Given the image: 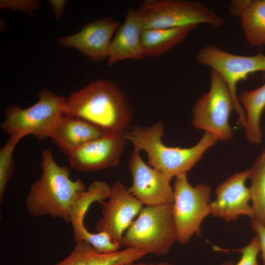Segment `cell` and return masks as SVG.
I'll return each mask as SVG.
<instances>
[{
	"label": "cell",
	"instance_id": "obj_23",
	"mask_svg": "<svg viewBox=\"0 0 265 265\" xmlns=\"http://www.w3.org/2000/svg\"><path fill=\"white\" fill-rule=\"evenodd\" d=\"M22 138L21 136H11L0 149V202L3 200L6 186L13 176L15 163L12 155L15 146Z\"/></svg>",
	"mask_w": 265,
	"mask_h": 265
},
{
	"label": "cell",
	"instance_id": "obj_5",
	"mask_svg": "<svg viewBox=\"0 0 265 265\" xmlns=\"http://www.w3.org/2000/svg\"><path fill=\"white\" fill-rule=\"evenodd\" d=\"M37 97L36 103L25 109L16 105L7 106L1 129L10 136L30 134L39 140L50 138L64 115L66 98L47 88L42 89Z\"/></svg>",
	"mask_w": 265,
	"mask_h": 265
},
{
	"label": "cell",
	"instance_id": "obj_19",
	"mask_svg": "<svg viewBox=\"0 0 265 265\" xmlns=\"http://www.w3.org/2000/svg\"><path fill=\"white\" fill-rule=\"evenodd\" d=\"M238 98L246 111L245 136L250 143L258 144L262 140L260 120L265 108V83L257 89L242 92Z\"/></svg>",
	"mask_w": 265,
	"mask_h": 265
},
{
	"label": "cell",
	"instance_id": "obj_25",
	"mask_svg": "<svg viewBox=\"0 0 265 265\" xmlns=\"http://www.w3.org/2000/svg\"><path fill=\"white\" fill-rule=\"evenodd\" d=\"M41 3L39 0H1L0 7L21 10L26 14L32 15L38 9Z\"/></svg>",
	"mask_w": 265,
	"mask_h": 265
},
{
	"label": "cell",
	"instance_id": "obj_29",
	"mask_svg": "<svg viewBox=\"0 0 265 265\" xmlns=\"http://www.w3.org/2000/svg\"><path fill=\"white\" fill-rule=\"evenodd\" d=\"M123 265H174L171 263L166 262H159L157 264H147L145 263H136L135 262L129 263Z\"/></svg>",
	"mask_w": 265,
	"mask_h": 265
},
{
	"label": "cell",
	"instance_id": "obj_21",
	"mask_svg": "<svg viewBox=\"0 0 265 265\" xmlns=\"http://www.w3.org/2000/svg\"><path fill=\"white\" fill-rule=\"evenodd\" d=\"M241 27L249 44L265 45V0H252L239 17Z\"/></svg>",
	"mask_w": 265,
	"mask_h": 265
},
{
	"label": "cell",
	"instance_id": "obj_27",
	"mask_svg": "<svg viewBox=\"0 0 265 265\" xmlns=\"http://www.w3.org/2000/svg\"><path fill=\"white\" fill-rule=\"evenodd\" d=\"M252 0H232L229 6L230 14L235 17L241 15L243 11L250 5Z\"/></svg>",
	"mask_w": 265,
	"mask_h": 265
},
{
	"label": "cell",
	"instance_id": "obj_11",
	"mask_svg": "<svg viewBox=\"0 0 265 265\" xmlns=\"http://www.w3.org/2000/svg\"><path fill=\"white\" fill-rule=\"evenodd\" d=\"M128 166L132 177L129 192L147 206L173 203L171 179L142 160L139 151L133 149Z\"/></svg>",
	"mask_w": 265,
	"mask_h": 265
},
{
	"label": "cell",
	"instance_id": "obj_3",
	"mask_svg": "<svg viewBox=\"0 0 265 265\" xmlns=\"http://www.w3.org/2000/svg\"><path fill=\"white\" fill-rule=\"evenodd\" d=\"M164 132V125L159 121L149 127L134 126L132 132H127V138L134 149L146 152L150 166L170 179L187 173L218 141L214 135L205 132L199 141L191 147H169L161 142Z\"/></svg>",
	"mask_w": 265,
	"mask_h": 265
},
{
	"label": "cell",
	"instance_id": "obj_10",
	"mask_svg": "<svg viewBox=\"0 0 265 265\" xmlns=\"http://www.w3.org/2000/svg\"><path fill=\"white\" fill-rule=\"evenodd\" d=\"M108 198L107 202L99 203L103 217L97 222L96 230L98 233H106L112 242L119 244L124 232L139 214L143 204L118 181L111 187Z\"/></svg>",
	"mask_w": 265,
	"mask_h": 265
},
{
	"label": "cell",
	"instance_id": "obj_24",
	"mask_svg": "<svg viewBox=\"0 0 265 265\" xmlns=\"http://www.w3.org/2000/svg\"><path fill=\"white\" fill-rule=\"evenodd\" d=\"M233 250L238 251L241 253L239 261L236 265L232 262H228L221 265H259L257 261V256L260 251V246L257 235L245 247Z\"/></svg>",
	"mask_w": 265,
	"mask_h": 265
},
{
	"label": "cell",
	"instance_id": "obj_17",
	"mask_svg": "<svg viewBox=\"0 0 265 265\" xmlns=\"http://www.w3.org/2000/svg\"><path fill=\"white\" fill-rule=\"evenodd\" d=\"M147 253L134 248H126L112 253L97 252L89 243L76 242L71 253L62 261L53 265H123L135 262Z\"/></svg>",
	"mask_w": 265,
	"mask_h": 265
},
{
	"label": "cell",
	"instance_id": "obj_26",
	"mask_svg": "<svg viewBox=\"0 0 265 265\" xmlns=\"http://www.w3.org/2000/svg\"><path fill=\"white\" fill-rule=\"evenodd\" d=\"M250 224L259 238L263 265H265V227L254 218H252Z\"/></svg>",
	"mask_w": 265,
	"mask_h": 265
},
{
	"label": "cell",
	"instance_id": "obj_20",
	"mask_svg": "<svg viewBox=\"0 0 265 265\" xmlns=\"http://www.w3.org/2000/svg\"><path fill=\"white\" fill-rule=\"evenodd\" d=\"M110 192L111 187L106 182L95 181L87 191L79 192L70 212L75 238L79 237L86 228L83 220L90 206L94 202L99 203L109 198Z\"/></svg>",
	"mask_w": 265,
	"mask_h": 265
},
{
	"label": "cell",
	"instance_id": "obj_16",
	"mask_svg": "<svg viewBox=\"0 0 265 265\" xmlns=\"http://www.w3.org/2000/svg\"><path fill=\"white\" fill-rule=\"evenodd\" d=\"M110 132L79 117L63 115L50 138L69 157L84 144Z\"/></svg>",
	"mask_w": 265,
	"mask_h": 265
},
{
	"label": "cell",
	"instance_id": "obj_6",
	"mask_svg": "<svg viewBox=\"0 0 265 265\" xmlns=\"http://www.w3.org/2000/svg\"><path fill=\"white\" fill-rule=\"evenodd\" d=\"M135 10L143 29L174 28L200 24L219 27L224 23L213 9L201 1L146 0Z\"/></svg>",
	"mask_w": 265,
	"mask_h": 265
},
{
	"label": "cell",
	"instance_id": "obj_18",
	"mask_svg": "<svg viewBox=\"0 0 265 265\" xmlns=\"http://www.w3.org/2000/svg\"><path fill=\"white\" fill-rule=\"evenodd\" d=\"M198 25L157 29H143L141 41L145 56L154 57L166 53L182 42Z\"/></svg>",
	"mask_w": 265,
	"mask_h": 265
},
{
	"label": "cell",
	"instance_id": "obj_15",
	"mask_svg": "<svg viewBox=\"0 0 265 265\" xmlns=\"http://www.w3.org/2000/svg\"><path fill=\"white\" fill-rule=\"evenodd\" d=\"M143 29L136 10L129 8L125 20L111 41L108 66L126 59L140 60L145 54L141 41Z\"/></svg>",
	"mask_w": 265,
	"mask_h": 265
},
{
	"label": "cell",
	"instance_id": "obj_9",
	"mask_svg": "<svg viewBox=\"0 0 265 265\" xmlns=\"http://www.w3.org/2000/svg\"><path fill=\"white\" fill-rule=\"evenodd\" d=\"M200 65L208 66L218 73L226 81L232 98L234 109L238 115V125L245 128L246 118L237 94V85L247 76L256 72H263L265 80V55L259 53L244 56L227 52L216 46L207 45L196 56Z\"/></svg>",
	"mask_w": 265,
	"mask_h": 265
},
{
	"label": "cell",
	"instance_id": "obj_22",
	"mask_svg": "<svg viewBox=\"0 0 265 265\" xmlns=\"http://www.w3.org/2000/svg\"><path fill=\"white\" fill-rule=\"evenodd\" d=\"M249 187L254 218L265 227V151L250 167Z\"/></svg>",
	"mask_w": 265,
	"mask_h": 265
},
{
	"label": "cell",
	"instance_id": "obj_14",
	"mask_svg": "<svg viewBox=\"0 0 265 265\" xmlns=\"http://www.w3.org/2000/svg\"><path fill=\"white\" fill-rule=\"evenodd\" d=\"M251 169L237 172L218 185L216 198L210 203L212 215L226 221L236 220L241 215L254 218V212L249 205L251 200L249 188L245 186Z\"/></svg>",
	"mask_w": 265,
	"mask_h": 265
},
{
	"label": "cell",
	"instance_id": "obj_28",
	"mask_svg": "<svg viewBox=\"0 0 265 265\" xmlns=\"http://www.w3.org/2000/svg\"><path fill=\"white\" fill-rule=\"evenodd\" d=\"M48 2L53 9L54 18L60 19L62 18L65 9V0H49Z\"/></svg>",
	"mask_w": 265,
	"mask_h": 265
},
{
	"label": "cell",
	"instance_id": "obj_30",
	"mask_svg": "<svg viewBox=\"0 0 265 265\" xmlns=\"http://www.w3.org/2000/svg\"><path fill=\"white\" fill-rule=\"evenodd\" d=\"M264 151H265V149L264 150Z\"/></svg>",
	"mask_w": 265,
	"mask_h": 265
},
{
	"label": "cell",
	"instance_id": "obj_13",
	"mask_svg": "<svg viewBox=\"0 0 265 265\" xmlns=\"http://www.w3.org/2000/svg\"><path fill=\"white\" fill-rule=\"evenodd\" d=\"M119 26V23L112 18H99L74 34L58 37L57 43L61 47L78 50L93 62H100L107 59L111 37Z\"/></svg>",
	"mask_w": 265,
	"mask_h": 265
},
{
	"label": "cell",
	"instance_id": "obj_4",
	"mask_svg": "<svg viewBox=\"0 0 265 265\" xmlns=\"http://www.w3.org/2000/svg\"><path fill=\"white\" fill-rule=\"evenodd\" d=\"M177 235L172 204L142 208L123 235L119 245L158 256L166 254Z\"/></svg>",
	"mask_w": 265,
	"mask_h": 265
},
{
	"label": "cell",
	"instance_id": "obj_1",
	"mask_svg": "<svg viewBox=\"0 0 265 265\" xmlns=\"http://www.w3.org/2000/svg\"><path fill=\"white\" fill-rule=\"evenodd\" d=\"M64 115L75 116L109 132H127L132 112L121 89L97 80L66 98Z\"/></svg>",
	"mask_w": 265,
	"mask_h": 265
},
{
	"label": "cell",
	"instance_id": "obj_7",
	"mask_svg": "<svg viewBox=\"0 0 265 265\" xmlns=\"http://www.w3.org/2000/svg\"><path fill=\"white\" fill-rule=\"evenodd\" d=\"M209 90L195 103L192 124L197 129L210 133L218 140L228 141L233 137L229 117L234 109L228 86L222 76L211 69Z\"/></svg>",
	"mask_w": 265,
	"mask_h": 265
},
{
	"label": "cell",
	"instance_id": "obj_8",
	"mask_svg": "<svg viewBox=\"0 0 265 265\" xmlns=\"http://www.w3.org/2000/svg\"><path fill=\"white\" fill-rule=\"evenodd\" d=\"M187 173L175 177L173 186V216L177 230V240L186 244L194 234L200 235L203 219L211 214V186L189 183Z\"/></svg>",
	"mask_w": 265,
	"mask_h": 265
},
{
	"label": "cell",
	"instance_id": "obj_12",
	"mask_svg": "<svg viewBox=\"0 0 265 265\" xmlns=\"http://www.w3.org/2000/svg\"><path fill=\"white\" fill-rule=\"evenodd\" d=\"M127 132H111L84 144L69 156L70 167L87 172L117 165L128 140Z\"/></svg>",
	"mask_w": 265,
	"mask_h": 265
},
{
	"label": "cell",
	"instance_id": "obj_2",
	"mask_svg": "<svg viewBox=\"0 0 265 265\" xmlns=\"http://www.w3.org/2000/svg\"><path fill=\"white\" fill-rule=\"evenodd\" d=\"M42 157V173L30 187L26 209L32 216L49 215L70 223L71 210L85 184L80 179L72 181L68 167L57 165L50 150H44Z\"/></svg>",
	"mask_w": 265,
	"mask_h": 265
}]
</instances>
